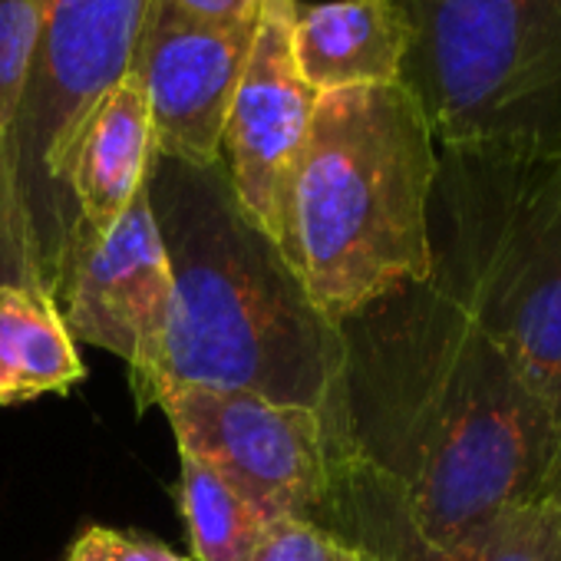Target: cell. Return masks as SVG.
Returning <instances> with one entry per match:
<instances>
[{
    "label": "cell",
    "instance_id": "1",
    "mask_svg": "<svg viewBox=\"0 0 561 561\" xmlns=\"http://www.w3.org/2000/svg\"><path fill=\"white\" fill-rule=\"evenodd\" d=\"M347 443L446 541L545 499L558 416L518 360L433 280L341 324Z\"/></svg>",
    "mask_w": 561,
    "mask_h": 561
},
{
    "label": "cell",
    "instance_id": "2",
    "mask_svg": "<svg viewBox=\"0 0 561 561\" xmlns=\"http://www.w3.org/2000/svg\"><path fill=\"white\" fill-rule=\"evenodd\" d=\"M149 205L172 267V305L149 370L129 383L146 413L172 387L254 393L321 413L347 443V347L301 277L238 205L228 172L156 152Z\"/></svg>",
    "mask_w": 561,
    "mask_h": 561
},
{
    "label": "cell",
    "instance_id": "3",
    "mask_svg": "<svg viewBox=\"0 0 561 561\" xmlns=\"http://www.w3.org/2000/svg\"><path fill=\"white\" fill-rule=\"evenodd\" d=\"M436 139L403 83L321 93L280 251L331 324L430 280Z\"/></svg>",
    "mask_w": 561,
    "mask_h": 561
},
{
    "label": "cell",
    "instance_id": "4",
    "mask_svg": "<svg viewBox=\"0 0 561 561\" xmlns=\"http://www.w3.org/2000/svg\"><path fill=\"white\" fill-rule=\"evenodd\" d=\"M436 152L430 280L518 360L561 423V218L545 149Z\"/></svg>",
    "mask_w": 561,
    "mask_h": 561
},
{
    "label": "cell",
    "instance_id": "5",
    "mask_svg": "<svg viewBox=\"0 0 561 561\" xmlns=\"http://www.w3.org/2000/svg\"><path fill=\"white\" fill-rule=\"evenodd\" d=\"M400 83L436 149L561 142V0H403Z\"/></svg>",
    "mask_w": 561,
    "mask_h": 561
},
{
    "label": "cell",
    "instance_id": "6",
    "mask_svg": "<svg viewBox=\"0 0 561 561\" xmlns=\"http://www.w3.org/2000/svg\"><path fill=\"white\" fill-rule=\"evenodd\" d=\"M152 0H44L41 31L8 129V159L47 295L73 228L70 165L83 126L133 70Z\"/></svg>",
    "mask_w": 561,
    "mask_h": 561
},
{
    "label": "cell",
    "instance_id": "7",
    "mask_svg": "<svg viewBox=\"0 0 561 561\" xmlns=\"http://www.w3.org/2000/svg\"><path fill=\"white\" fill-rule=\"evenodd\" d=\"M179 453L211 469L264 525H331L337 466L347 449L321 413L254 393L172 387L156 403Z\"/></svg>",
    "mask_w": 561,
    "mask_h": 561
},
{
    "label": "cell",
    "instance_id": "8",
    "mask_svg": "<svg viewBox=\"0 0 561 561\" xmlns=\"http://www.w3.org/2000/svg\"><path fill=\"white\" fill-rule=\"evenodd\" d=\"M50 298L77 341L129 364V383L149 370L172 305V267L149 182L106 231L73 228Z\"/></svg>",
    "mask_w": 561,
    "mask_h": 561
},
{
    "label": "cell",
    "instance_id": "9",
    "mask_svg": "<svg viewBox=\"0 0 561 561\" xmlns=\"http://www.w3.org/2000/svg\"><path fill=\"white\" fill-rule=\"evenodd\" d=\"M298 0H264L254 44L234 90L221 165L241 211L280 248L291 182L308 146L318 93L298 70L291 21Z\"/></svg>",
    "mask_w": 561,
    "mask_h": 561
},
{
    "label": "cell",
    "instance_id": "10",
    "mask_svg": "<svg viewBox=\"0 0 561 561\" xmlns=\"http://www.w3.org/2000/svg\"><path fill=\"white\" fill-rule=\"evenodd\" d=\"M254 24H205L152 0L133 70L146 87L156 152L185 165L221 162V129L241 83Z\"/></svg>",
    "mask_w": 561,
    "mask_h": 561
},
{
    "label": "cell",
    "instance_id": "11",
    "mask_svg": "<svg viewBox=\"0 0 561 561\" xmlns=\"http://www.w3.org/2000/svg\"><path fill=\"white\" fill-rule=\"evenodd\" d=\"M328 528L360 545L374 561H561V515L548 499L512 505L436 541L420 531L400 492L354 453L337 466Z\"/></svg>",
    "mask_w": 561,
    "mask_h": 561
},
{
    "label": "cell",
    "instance_id": "12",
    "mask_svg": "<svg viewBox=\"0 0 561 561\" xmlns=\"http://www.w3.org/2000/svg\"><path fill=\"white\" fill-rule=\"evenodd\" d=\"M295 60L308 87L321 93L390 87L410 47L403 0H331L301 4L291 21Z\"/></svg>",
    "mask_w": 561,
    "mask_h": 561
},
{
    "label": "cell",
    "instance_id": "13",
    "mask_svg": "<svg viewBox=\"0 0 561 561\" xmlns=\"http://www.w3.org/2000/svg\"><path fill=\"white\" fill-rule=\"evenodd\" d=\"M152 162L156 136L149 96L136 70H129L80 133L70 165L77 225L106 231L146 188Z\"/></svg>",
    "mask_w": 561,
    "mask_h": 561
},
{
    "label": "cell",
    "instance_id": "14",
    "mask_svg": "<svg viewBox=\"0 0 561 561\" xmlns=\"http://www.w3.org/2000/svg\"><path fill=\"white\" fill-rule=\"evenodd\" d=\"M87 380L77 337L50 295L37 288H0V407L70 393Z\"/></svg>",
    "mask_w": 561,
    "mask_h": 561
},
{
    "label": "cell",
    "instance_id": "15",
    "mask_svg": "<svg viewBox=\"0 0 561 561\" xmlns=\"http://www.w3.org/2000/svg\"><path fill=\"white\" fill-rule=\"evenodd\" d=\"M175 502L195 561H254L267 525L211 469L185 453H179Z\"/></svg>",
    "mask_w": 561,
    "mask_h": 561
},
{
    "label": "cell",
    "instance_id": "16",
    "mask_svg": "<svg viewBox=\"0 0 561 561\" xmlns=\"http://www.w3.org/2000/svg\"><path fill=\"white\" fill-rule=\"evenodd\" d=\"M44 0H0V136L8 139L24 70L41 31Z\"/></svg>",
    "mask_w": 561,
    "mask_h": 561
},
{
    "label": "cell",
    "instance_id": "17",
    "mask_svg": "<svg viewBox=\"0 0 561 561\" xmlns=\"http://www.w3.org/2000/svg\"><path fill=\"white\" fill-rule=\"evenodd\" d=\"M4 285L37 288L47 295L44 277H41L37 261H34V251H31L24 211L18 202L11 159H8V139L0 136V288Z\"/></svg>",
    "mask_w": 561,
    "mask_h": 561
},
{
    "label": "cell",
    "instance_id": "18",
    "mask_svg": "<svg viewBox=\"0 0 561 561\" xmlns=\"http://www.w3.org/2000/svg\"><path fill=\"white\" fill-rule=\"evenodd\" d=\"M254 561H374L351 538L314 522H274L264 528Z\"/></svg>",
    "mask_w": 561,
    "mask_h": 561
},
{
    "label": "cell",
    "instance_id": "19",
    "mask_svg": "<svg viewBox=\"0 0 561 561\" xmlns=\"http://www.w3.org/2000/svg\"><path fill=\"white\" fill-rule=\"evenodd\" d=\"M67 561H192V558H185V554L172 551L169 545L146 538V535L106 528V525H90L70 545Z\"/></svg>",
    "mask_w": 561,
    "mask_h": 561
},
{
    "label": "cell",
    "instance_id": "20",
    "mask_svg": "<svg viewBox=\"0 0 561 561\" xmlns=\"http://www.w3.org/2000/svg\"><path fill=\"white\" fill-rule=\"evenodd\" d=\"M169 4H175L182 14L195 21L234 27V24H254L261 18L264 0H169Z\"/></svg>",
    "mask_w": 561,
    "mask_h": 561
},
{
    "label": "cell",
    "instance_id": "21",
    "mask_svg": "<svg viewBox=\"0 0 561 561\" xmlns=\"http://www.w3.org/2000/svg\"><path fill=\"white\" fill-rule=\"evenodd\" d=\"M545 499L561 515V430H558L554 453H551V462H548V472H545Z\"/></svg>",
    "mask_w": 561,
    "mask_h": 561
}]
</instances>
